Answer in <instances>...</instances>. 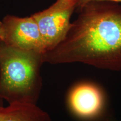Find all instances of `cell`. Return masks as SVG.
Here are the masks:
<instances>
[{"mask_svg":"<svg viewBox=\"0 0 121 121\" xmlns=\"http://www.w3.org/2000/svg\"><path fill=\"white\" fill-rule=\"evenodd\" d=\"M78 9L65 39L43 54V62L121 71V3L91 2Z\"/></svg>","mask_w":121,"mask_h":121,"instance_id":"obj_1","label":"cell"},{"mask_svg":"<svg viewBox=\"0 0 121 121\" xmlns=\"http://www.w3.org/2000/svg\"><path fill=\"white\" fill-rule=\"evenodd\" d=\"M43 54L0 43V98L10 104H36L42 87Z\"/></svg>","mask_w":121,"mask_h":121,"instance_id":"obj_2","label":"cell"},{"mask_svg":"<svg viewBox=\"0 0 121 121\" xmlns=\"http://www.w3.org/2000/svg\"><path fill=\"white\" fill-rule=\"evenodd\" d=\"M77 3L75 0H56L48 9L33 15L41 35L44 53L53 49L65 39Z\"/></svg>","mask_w":121,"mask_h":121,"instance_id":"obj_3","label":"cell"},{"mask_svg":"<svg viewBox=\"0 0 121 121\" xmlns=\"http://www.w3.org/2000/svg\"><path fill=\"white\" fill-rule=\"evenodd\" d=\"M2 24V43L4 44L44 53L41 35L33 15L25 17L7 15Z\"/></svg>","mask_w":121,"mask_h":121,"instance_id":"obj_4","label":"cell"},{"mask_svg":"<svg viewBox=\"0 0 121 121\" xmlns=\"http://www.w3.org/2000/svg\"><path fill=\"white\" fill-rule=\"evenodd\" d=\"M68 104L78 118L90 121L105 112L107 98L102 87L95 83L82 81L69 91Z\"/></svg>","mask_w":121,"mask_h":121,"instance_id":"obj_5","label":"cell"},{"mask_svg":"<svg viewBox=\"0 0 121 121\" xmlns=\"http://www.w3.org/2000/svg\"><path fill=\"white\" fill-rule=\"evenodd\" d=\"M0 121H52L36 104L13 103L0 107Z\"/></svg>","mask_w":121,"mask_h":121,"instance_id":"obj_6","label":"cell"},{"mask_svg":"<svg viewBox=\"0 0 121 121\" xmlns=\"http://www.w3.org/2000/svg\"><path fill=\"white\" fill-rule=\"evenodd\" d=\"M90 121H121L120 120L116 118L113 117L112 115L108 113V112L106 111L105 113H103L102 115L96 118L93 119Z\"/></svg>","mask_w":121,"mask_h":121,"instance_id":"obj_7","label":"cell"},{"mask_svg":"<svg viewBox=\"0 0 121 121\" xmlns=\"http://www.w3.org/2000/svg\"><path fill=\"white\" fill-rule=\"evenodd\" d=\"M102 1H108V2H113L121 3V0H78L77 4V8L80 7L85 4L91 2H102Z\"/></svg>","mask_w":121,"mask_h":121,"instance_id":"obj_8","label":"cell"},{"mask_svg":"<svg viewBox=\"0 0 121 121\" xmlns=\"http://www.w3.org/2000/svg\"><path fill=\"white\" fill-rule=\"evenodd\" d=\"M2 22H0V43L2 42Z\"/></svg>","mask_w":121,"mask_h":121,"instance_id":"obj_9","label":"cell"},{"mask_svg":"<svg viewBox=\"0 0 121 121\" xmlns=\"http://www.w3.org/2000/svg\"><path fill=\"white\" fill-rule=\"evenodd\" d=\"M2 99H1V98H0V107H2Z\"/></svg>","mask_w":121,"mask_h":121,"instance_id":"obj_10","label":"cell"},{"mask_svg":"<svg viewBox=\"0 0 121 121\" xmlns=\"http://www.w3.org/2000/svg\"><path fill=\"white\" fill-rule=\"evenodd\" d=\"M75 1H76L77 2H78V0H75ZM77 4H78V3H77Z\"/></svg>","mask_w":121,"mask_h":121,"instance_id":"obj_11","label":"cell"}]
</instances>
